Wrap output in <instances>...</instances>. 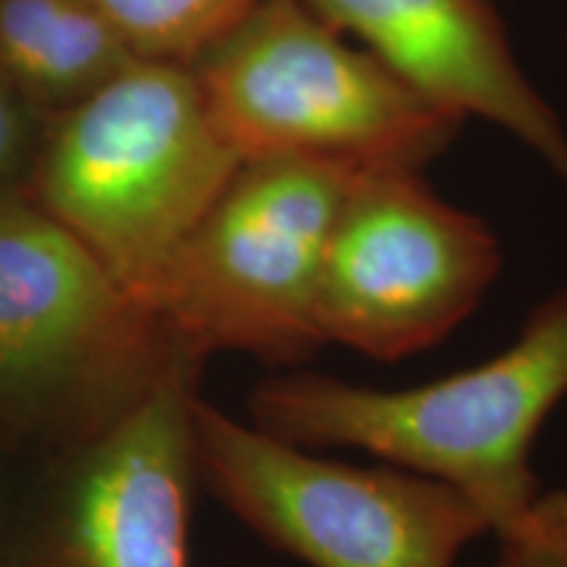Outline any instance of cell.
Returning a JSON list of instances; mask_svg holds the SVG:
<instances>
[{"label": "cell", "instance_id": "obj_1", "mask_svg": "<svg viewBox=\"0 0 567 567\" xmlns=\"http://www.w3.org/2000/svg\"><path fill=\"white\" fill-rule=\"evenodd\" d=\"M567 400V284L530 310L513 344L484 363L405 389L313 371L260 381L252 425L305 450L350 446L455 486L502 536L544 492L534 446Z\"/></svg>", "mask_w": 567, "mask_h": 567}, {"label": "cell", "instance_id": "obj_2", "mask_svg": "<svg viewBox=\"0 0 567 567\" xmlns=\"http://www.w3.org/2000/svg\"><path fill=\"white\" fill-rule=\"evenodd\" d=\"M203 363L30 197H0V450L30 465L87 442Z\"/></svg>", "mask_w": 567, "mask_h": 567}, {"label": "cell", "instance_id": "obj_3", "mask_svg": "<svg viewBox=\"0 0 567 567\" xmlns=\"http://www.w3.org/2000/svg\"><path fill=\"white\" fill-rule=\"evenodd\" d=\"M239 166L195 69L137 59L48 122L27 197L151 305Z\"/></svg>", "mask_w": 567, "mask_h": 567}, {"label": "cell", "instance_id": "obj_4", "mask_svg": "<svg viewBox=\"0 0 567 567\" xmlns=\"http://www.w3.org/2000/svg\"><path fill=\"white\" fill-rule=\"evenodd\" d=\"M193 69L243 163L423 172L463 126L305 0H255Z\"/></svg>", "mask_w": 567, "mask_h": 567}, {"label": "cell", "instance_id": "obj_5", "mask_svg": "<svg viewBox=\"0 0 567 567\" xmlns=\"http://www.w3.org/2000/svg\"><path fill=\"white\" fill-rule=\"evenodd\" d=\"M360 174L308 158L245 161L151 297L184 350L200 363L243 352L297 368L326 347L321 268Z\"/></svg>", "mask_w": 567, "mask_h": 567}, {"label": "cell", "instance_id": "obj_6", "mask_svg": "<svg viewBox=\"0 0 567 567\" xmlns=\"http://www.w3.org/2000/svg\"><path fill=\"white\" fill-rule=\"evenodd\" d=\"M193 425L200 484L268 547L308 567H455L492 534L486 515L439 478L318 457L200 394Z\"/></svg>", "mask_w": 567, "mask_h": 567}, {"label": "cell", "instance_id": "obj_7", "mask_svg": "<svg viewBox=\"0 0 567 567\" xmlns=\"http://www.w3.org/2000/svg\"><path fill=\"white\" fill-rule=\"evenodd\" d=\"M197 381L174 375L97 436L24 465L0 567H189Z\"/></svg>", "mask_w": 567, "mask_h": 567}, {"label": "cell", "instance_id": "obj_8", "mask_svg": "<svg viewBox=\"0 0 567 567\" xmlns=\"http://www.w3.org/2000/svg\"><path fill=\"white\" fill-rule=\"evenodd\" d=\"M499 268L488 224L439 197L423 172H363L326 247L318 331L323 344L392 363L476 313Z\"/></svg>", "mask_w": 567, "mask_h": 567}, {"label": "cell", "instance_id": "obj_9", "mask_svg": "<svg viewBox=\"0 0 567 567\" xmlns=\"http://www.w3.org/2000/svg\"><path fill=\"white\" fill-rule=\"evenodd\" d=\"M450 116L528 147L567 189V126L528 80L492 0H305Z\"/></svg>", "mask_w": 567, "mask_h": 567}, {"label": "cell", "instance_id": "obj_10", "mask_svg": "<svg viewBox=\"0 0 567 567\" xmlns=\"http://www.w3.org/2000/svg\"><path fill=\"white\" fill-rule=\"evenodd\" d=\"M137 61L84 0H0V74L48 118Z\"/></svg>", "mask_w": 567, "mask_h": 567}, {"label": "cell", "instance_id": "obj_11", "mask_svg": "<svg viewBox=\"0 0 567 567\" xmlns=\"http://www.w3.org/2000/svg\"><path fill=\"white\" fill-rule=\"evenodd\" d=\"M142 61L193 66L255 0H84Z\"/></svg>", "mask_w": 567, "mask_h": 567}, {"label": "cell", "instance_id": "obj_12", "mask_svg": "<svg viewBox=\"0 0 567 567\" xmlns=\"http://www.w3.org/2000/svg\"><path fill=\"white\" fill-rule=\"evenodd\" d=\"M499 538L496 567H567V488H544Z\"/></svg>", "mask_w": 567, "mask_h": 567}, {"label": "cell", "instance_id": "obj_13", "mask_svg": "<svg viewBox=\"0 0 567 567\" xmlns=\"http://www.w3.org/2000/svg\"><path fill=\"white\" fill-rule=\"evenodd\" d=\"M48 122L51 118L0 74V197L27 195Z\"/></svg>", "mask_w": 567, "mask_h": 567}, {"label": "cell", "instance_id": "obj_14", "mask_svg": "<svg viewBox=\"0 0 567 567\" xmlns=\"http://www.w3.org/2000/svg\"><path fill=\"white\" fill-rule=\"evenodd\" d=\"M21 471H24V463L13 460L0 450V530L6 526V517H9L13 494H17Z\"/></svg>", "mask_w": 567, "mask_h": 567}]
</instances>
